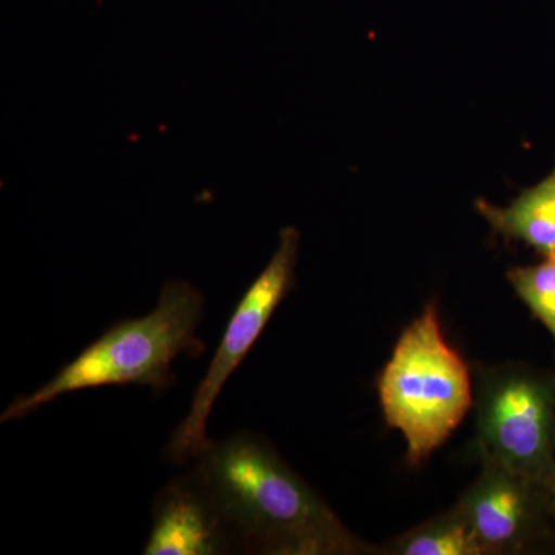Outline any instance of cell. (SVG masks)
<instances>
[{"label": "cell", "instance_id": "11", "mask_svg": "<svg viewBox=\"0 0 555 555\" xmlns=\"http://www.w3.org/2000/svg\"><path fill=\"white\" fill-rule=\"evenodd\" d=\"M545 488L547 492V499H550L551 511H553L555 518V477L550 481V483L545 485Z\"/></svg>", "mask_w": 555, "mask_h": 555}, {"label": "cell", "instance_id": "6", "mask_svg": "<svg viewBox=\"0 0 555 555\" xmlns=\"http://www.w3.org/2000/svg\"><path fill=\"white\" fill-rule=\"evenodd\" d=\"M480 476L459 500L485 555L525 554L555 535L545 485L481 460Z\"/></svg>", "mask_w": 555, "mask_h": 555}, {"label": "cell", "instance_id": "5", "mask_svg": "<svg viewBox=\"0 0 555 555\" xmlns=\"http://www.w3.org/2000/svg\"><path fill=\"white\" fill-rule=\"evenodd\" d=\"M299 240L297 229L281 230L275 254L233 310L217 353L196 387L189 414L179 423L167 444L166 456L175 465L198 460L210 444L207 423L215 401L295 286Z\"/></svg>", "mask_w": 555, "mask_h": 555}, {"label": "cell", "instance_id": "2", "mask_svg": "<svg viewBox=\"0 0 555 555\" xmlns=\"http://www.w3.org/2000/svg\"><path fill=\"white\" fill-rule=\"evenodd\" d=\"M204 309L206 299L198 288L188 281H170L149 315L113 324L49 383L11 401L0 422L24 418L79 390L129 385L150 387L155 392L169 389L177 383L171 371L175 358H198L206 350L196 335Z\"/></svg>", "mask_w": 555, "mask_h": 555}, {"label": "cell", "instance_id": "7", "mask_svg": "<svg viewBox=\"0 0 555 555\" xmlns=\"http://www.w3.org/2000/svg\"><path fill=\"white\" fill-rule=\"evenodd\" d=\"M152 516L144 555L236 554L232 532L196 466L164 486Z\"/></svg>", "mask_w": 555, "mask_h": 555}, {"label": "cell", "instance_id": "8", "mask_svg": "<svg viewBox=\"0 0 555 555\" xmlns=\"http://www.w3.org/2000/svg\"><path fill=\"white\" fill-rule=\"evenodd\" d=\"M476 208L496 235L520 241L542 258L555 257V167L509 206L499 207L478 199Z\"/></svg>", "mask_w": 555, "mask_h": 555}, {"label": "cell", "instance_id": "10", "mask_svg": "<svg viewBox=\"0 0 555 555\" xmlns=\"http://www.w3.org/2000/svg\"><path fill=\"white\" fill-rule=\"evenodd\" d=\"M506 278L526 308L547 328L555 345V257L507 270Z\"/></svg>", "mask_w": 555, "mask_h": 555}, {"label": "cell", "instance_id": "1", "mask_svg": "<svg viewBox=\"0 0 555 555\" xmlns=\"http://www.w3.org/2000/svg\"><path fill=\"white\" fill-rule=\"evenodd\" d=\"M195 466L217 500L236 554L377 553L257 434L210 441Z\"/></svg>", "mask_w": 555, "mask_h": 555}, {"label": "cell", "instance_id": "9", "mask_svg": "<svg viewBox=\"0 0 555 555\" xmlns=\"http://www.w3.org/2000/svg\"><path fill=\"white\" fill-rule=\"evenodd\" d=\"M387 555H485L476 528L463 506L438 514L379 547Z\"/></svg>", "mask_w": 555, "mask_h": 555}, {"label": "cell", "instance_id": "4", "mask_svg": "<svg viewBox=\"0 0 555 555\" xmlns=\"http://www.w3.org/2000/svg\"><path fill=\"white\" fill-rule=\"evenodd\" d=\"M474 403L481 460L550 483L555 477V374L526 364L485 369Z\"/></svg>", "mask_w": 555, "mask_h": 555}, {"label": "cell", "instance_id": "3", "mask_svg": "<svg viewBox=\"0 0 555 555\" xmlns=\"http://www.w3.org/2000/svg\"><path fill=\"white\" fill-rule=\"evenodd\" d=\"M378 396L387 425L403 436L414 466L429 459L473 408L469 367L444 338L433 302L398 338L379 375Z\"/></svg>", "mask_w": 555, "mask_h": 555}]
</instances>
